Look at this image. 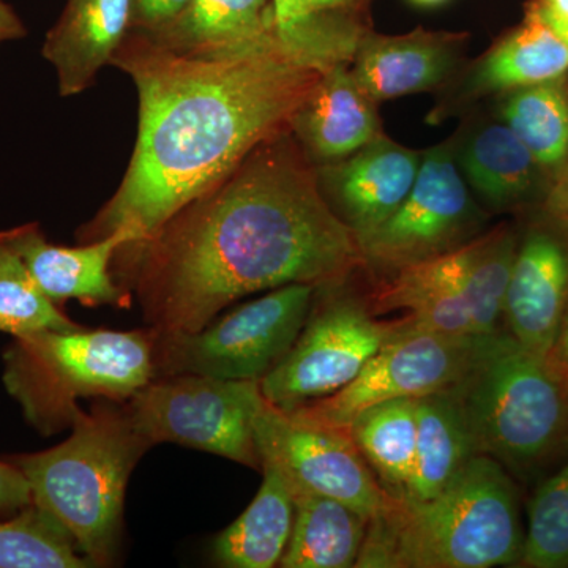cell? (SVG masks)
Wrapping results in <instances>:
<instances>
[{
	"label": "cell",
	"mask_w": 568,
	"mask_h": 568,
	"mask_svg": "<svg viewBox=\"0 0 568 568\" xmlns=\"http://www.w3.org/2000/svg\"><path fill=\"white\" fill-rule=\"evenodd\" d=\"M263 463L278 467L287 484L334 497L375 517L387 503L372 467L345 429L298 420L264 398L254 417Z\"/></svg>",
	"instance_id": "obj_13"
},
{
	"label": "cell",
	"mask_w": 568,
	"mask_h": 568,
	"mask_svg": "<svg viewBox=\"0 0 568 568\" xmlns=\"http://www.w3.org/2000/svg\"><path fill=\"white\" fill-rule=\"evenodd\" d=\"M525 547L517 489L506 467L474 455L425 500L387 497L369 518L355 568H491L519 562Z\"/></svg>",
	"instance_id": "obj_3"
},
{
	"label": "cell",
	"mask_w": 568,
	"mask_h": 568,
	"mask_svg": "<svg viewBox=\"0 0 568 568\" xmlns=\"http://www.w3.org/2000/svg\"><path fill=\"white\" fill-rule=\"evenodd\" d=\"M503 118L540 168L555 170L567 159L568 97L559 80L517 89Z\"/></svg>",
	"instance_id": "obj_27"
},
{
	"label": "cell",
	"mask_w": 568,
	"mask_h": 568,
	"mask_svg": "<svg viewBox=\"0 0 568 568\" xmlns=\"http://www.w3.org/2000/svg\"><path fill=\"white\" fill-rule=\"evenodd\" d=\"M291 132L317 162L347 159L379 136L375 102L355 82L353 71L336 62L295 112Z\"/></svg>",
	"instance_id": "obj_18"
},
{
	"label": "cell",
	"mask_w": 568,
	"mask_h": 568,
	"mask_svg": "<svg viewBox=\"0 0 568 568\" xmlns=\"http://www.w3.org/2000/svg\"><path fill=\"white\" fill-rule=\"evenodd\" d=\"M263 403L260 381L174 375L153 377L123 407L152 447L174 443L263 469L254 439Z\"/></svg>",
	"instance_id": "obj_9"
},
{
	"label": "cell",
	"mask_w": 568,
	"mask_h": 568,
	"mask_svg": "<svg viewBox=\"0 0 568 568\" xmlns=\"http://www.w3.org/2000/svg\"><path fill=\"white\" fill-rule=\"evenodd\" d=\"M110 65L132 78L140 123L129 170L78 231L81 244L114 233L144 241L224 181L291 121L324 73L283 43L275 26L233 50L200 58L126 33Z\"/></svg>",
	"instance_id": "obj_2"
},
{
	"label": "cell",
	"mask_w": 568,
	"mask_h": 568,
	"mask_svg": "<svg viewBox=\"0 0 568 568\" xmlns=\"http://www.w3.org/2000/svg\"><path fill=\"white\" fill-rule=\"evenodd\" d=\"M417 3H424V6H435V3L444 2V0H414Z\"/></svg>",
	"instance_id": "obj_40"
},
{
	"label": "cell",
	"mask_w": 568,
	"mask_h": 568,
	"mask_svg": "<svg viewBox=\"0 0 568 568\" xmlns=\"http://www.w3.org/2000/svg\"><path fill=\"white\" fill-rule=\"evenodd\" d=\"M78 327L81 325L41 293L20 257L0 244V332L14 338Z\"/></svg>",
	"instance_id": "obj_29"
},
{
	"label": "cell",
	"mask_w": 568,
	"mask_h": 568,
	"mask_svg": "<svg viewBox=\"0 0 568 568\" xmlns=\"http://www.w3.org/2000/svg\"><path fill=\"white\" fill-rule=\"evenodd\" d=\"M148 331H40L14 336L3 353V384L43 436L70 428L78 399L125 403L153 379Z\"/></svg>",
	"instance_id": "obj_5"
},
{
	"label": "cell",
	"mask_w": 568,
	"mask_h": 568,
	"mask_svg": "<svg viewBox=\"0 0 568 568\" xmlns=\"http://www.w3.org/2000/svg\"><path fill=\"white\" fill-rule=\"evenodd\" d=\"M530 14L541 21L567 20L568 0H538Z\"/></svg>",
	"instance_id": "obj_36"
},
{
	"label": "cell",
	"mask_w": 568,
	"mask_h": 568,
	"mask_svg": "<svg viewBox=\"0 0 568 568\" xmlns=\"http://www.w3.org/2000/svg\"><path fill=\"white\" fill-rule=\"evenodd\" d=\"M274 26L272 0H189L173 20L142 33L168 50L213 58L257 39Z\"/></svg>",
	"instance_id": "obj_22"
},
{
	"label": "cell",
	"mask_w": 568,
	"mask_h": 568,
	"mask_svg": "<svg viewBox=\"0 0 568 568\" xmlns=\"http://www.w3.org/2000/svg\"><path fill=\"white\" fill-rule=\"evenodd\" d=\"M564 446L568 447V417H567L566 437H564Z\"/></svg>",
	"instance_id": "obj_41"
},
{
	"label": "cell",
	"mask_w": 568,
	"mask_h": 568,
	"mask_svg": "<svg viewBox=\"0 0 568 568\" xmlns=\"http://www.w3.org/2000/svg\"><path fill=\"white\" fill-rule=\"evenodd\" d=\"M477 455L529 469L564 446L568 387L508 332L480 336L457 383L448 388Z\"/></svg>",
	"instance_id": "obj_6"
},
{
	"label": "cell",
	"mask_w": 568,
	"mask_h": 568,
	"mask_svg": "<svg viewBox=\"0 0 568 568\" xmlns=\"http://www.w3.org/2000/svg\"><path fill=\"white\" fill-rule=\"evenodd\" d=\"M316 293L313 284H286L216 316L196 332L159 334L152 328L153 377L263 379L297 342Z\"/></svg>",
	"instance_id": "obj_8"
},
{
	"label": "cell",
	"mask_w": 568,
	"mask_h": 568,
	"mask_svg": "<svg viewBox=\"0 0 568 568\" xmlns=\"http://www.w3.org/2000/svg\"><path fill=\"white\" fill-rule=\"evenodd\" d=\"M406 323L377 321L368 305L346 295L313 302L297 342L260 381L264 398L290 413L342 390Z\"/></svg>",
	"instance_id": "obj_10"
},
{
	"label": "cell",
	"mask_w": 568,
	"mask_h": 568,
	"mask_svg": "<svg viewBox=\"0 0 568 568\" xmlns=\"http://www.w3.org/2000/svg\"><path fill=\"white\" fill-rule=\"evenodd\" d=\"M347 2L349 0H301L302 13H304L305 20L310 21L313 17L327 14L328 11L339 9Z\"/></svg>",
	"instance_id": "obj_37"
},
{
	"label": "cell",
	"mask_w": 568,
	"mask_h": 568,
	"mask_svg": "<svg viewBox=\"0 0 568 568\" xmlns=\"http://www.w3.org/2000/svg\"><path fill=\"white\" fill-rule=\"evenodd\" d=\"M132 18L133 0H67L41 50L62 97L91 88L132 29Z\"/></svg>",
	"instance_id": "obj_17"
},
{
	"label": "cell",
	"mask_w": 568,
	"mask_h": 568,
	"mask_svg": "<svg viewBox=\"0 0 568 568\" xmlns=\"http://www.w3.org/2000/svg\"><path fill=\"white\" fill-rule=\"evenodd\" d=\"M406 320L405 327L373 355L346 387L287 414L346 432L354 418L369 407L448 390L462 376L477 338L439 334Z\"/></svg>",
	"instance_id": "obj_11"
},
{
	"label": "cell",
	"mask_w": 568,
	"mask_h": 568,
	"mask_svg": "<svg viewBox=\"0 0 568 568\" xmlns=\"http://www.w3.org/2000/svg\"><path fill=\"white\" fill-rule=\"evenodd\" d=\"M480 212L447 145L425 153L403 204L361 242L365 263L398 272L473 241Z\"/></svg>",
	"instance_id": "obj_12"
},
{
	"label": "cell",
	"mask_w": 568,
	"mask_h": 568,
	"mask_svg": "<svg viewBox=\"0 0 568 568\" xmlns=\"http://www.w3.org/2000/svg\"><path fill=\"white\" fill-rule=\"evenodd\" d=\"M276 33L286 47H293L298 37L308 28L302 13L301 0H272Z\"/></svg>",
	"instance_id": "obj_33"
},
{
	"label": "cell",
	"mask_w": 568,
	"mask_h": 568,
	"mask_svg": "<svg viewBox=\"0 0 568 568\" xmlns=\"http://www.w3.org/2000/svg\"><path fill=\"white\" fill-rule=\"evenodd\" d=\"M290 489L294 499V525L280 567H355L369 518L334 497L294 485H290Z\"/></svg>",
	"instance_id": "obj_20"
},
{
	"label": "cell",
	"mask_w": 568,
	"mask_h": 568,
	"mask_svg": "<svg viewBox=\"0 0 568 568\" xmlns=\"http://www.w3.org/2000/svg\"><path fill=\"white\" fill-rule=\"evenodd\" d=\"M544 22H545V24H548L549 28L552 29V31L558 33L560 39L566 41V43L568 44V18H567V20H552V21H544Z\"/></svg>",
	"instance_id": "obj_39"
},
{
	"label": "cell",
	"mask_w": 568,
	"mask_h": 568,
	"mask_svg": "<svg viewBox=\"0 0 568 568\" xmlns=\"http://www.w3.org/2000/svg\"><path fill=\"white\" fill-rule=\"evenodd\" d=\"M189 0H133V31L152 32L181 13Z\"/></svg>",
	"instance_id": "obj_32"
},
{
	"label": "cell",
	"mask_w": 568,
	"mask_h": 568,
	"mask_svg": "<svg viewBox=\"0 0 568 568\" xmlns=\"http://www.w3.org/2000/svg\"><path fill=\"white\" fill-rule=\"evenodd\" d=\"M392 497L405 496L417 450V398H399L364 410L346 429Z\"/></svg>",
	"instance_id": "obj_25"
},
{
	"label": "cell",
	"mask_w": 568,
	"mask_h": 568,
	"mask_svg": "<svg viewBox=\"0 0 568 568\" xmlns=\"http://www.w3.org/2000/svg\"><path fill=\"white\" fill-rule=\"evenodd\" d=\"M519 564L530 568H568V463L547 478L530 500Z\"/></svg>",
	"instance_id": "obj_30"
},
{
	"label": "cell",
	"mask_w": 568,
	"mask_h": 568,
	"mask_svg": "<svg viewBox=\"0 0 568 568\" xmlns=\"http://www.w3.org/2000/svg\"><path fill=\"white\" fill-rule=\"evenodd\" d=\"M548 365L568 387V305L559 325L558 335L547 355Z\"/></svg>",
	"instance_id": "obj_34"
},
{
	"label": "cell",
	"mask_w": 568,
	"mask_h": 568,
	"mask_svg": "<svg viewBox=\"0 0 568 568\" xmlns=\"http://www.w3.org/2000/svg\"><path fill=\"white\" fill-rule=\"evenodd\" d=\"M424 155L383 134L335 166H325V190L336 215L357 235L358 244L375 233L406 200Z\"/></svg>",
	"instance_id": "obj_15"
},
{
	"label": "cell",
	"mask_w": 568,
	"mask_h": 568,
	"mask_svg": "<svg viewBox=\"0 0 568 568\" xmlns=\"http://www.w3.org/2000/svg\"><path fill=\"white\" fill-rule=\"evenodd\" d=\"M70 428L50 450L7 459L24 474L33 504L69 530L92 566H111L121 545L126 485L152 446L123 403H100L91 413L80 407Z\"/></svg>",
	"instance_id": "obj_4"
},
{
	"label": "cell",
	"mask_w": 568,
	"mask_h": 568,
	"mask_svg": "<svg viewBox=\"0 0 568 568\" xmlns=\"http://www.w3.org/2000/svg\"><path fill=\"white\" fill-rule=\"evenodd\" d=\"M93 567L61 523L36 504L0 523V568Z\"/></svg>",
	"instance_id": "obj_28"
},
{
	"label": "cell",
	"mask_w": 568,
	"mask_h": 568,
	"mask_svg": "<svg viewBox=\"0 0 568 568\" xmlns=\"http://www.w3.org/2000/svg\"><path fill=\"white\" fill-rule=\"evenodd\" d=\"M417 450L405 496L425 500L436 496L477 455L473 437L450 392L417 398Z\"/></svg>",
	"instance_id": "obj_23"
},
{
	"label": "cell",
	"mask_w": 568,
	"mask_h": 568,
	"mask_svg": "<svg viewBox=\"0 0 568 568\" xmlns=\"http://www.w3.org/2000/svg\"><path fill=\"white\" fill-rule=\"evenodd\" d=\"M457 163L465 181L496 207L526 200L536 186L540 168L506 123H491L470 134Z\"/></svg>",
	"instance_id": "obj_24"
},
{
	"label": "cell",
	"mask_w": 568,
	"mask_h": 568,
	"mask_svg": "<svg viewBox=\"0 0 568 568\" xmlns=\"http://www.w3.org/2000/svg\"><path fill=\"white\" fill-rule=\"evenodd\" d=\"M568 71V44L530 14L528 22L489 52L474 77L477 92L517 91L560 80Z\"/></svg>",
	"instance_id": "obj_26"
},
{
	"label": "cell",
	"mask_w": 568,
	"mask_h": 568,
	"mask_svg": "<svg viewBox=\"0 0 568 568\" xmlns=\"http://www.w3.org/2000/svg\"><path fill=\"white\" fill-rule=\"evenodd\" d=\"M551 213L560 224L568 227V170L566 182L560 183L559 189L552 194Z\"/></svg>",
	"instance_id": "obj_38"
},
{
	"label": "cell",
	"mask_w": 568,
	"mask_h": 568,
	"mask_svg": "<svg viewBox=\"0 0 568 568\" xmlns=\"http://www.w3.org/2000/svg\"><path fill=\"white\" fill-rule=\"evenodd\" d=\"M32 493L24 474L9 459H0V518H10L32 506Z\"/></svg>",
	"instance_id": "obj_31"
},
{
	"label": "cell",
	"mask_w": 568,
	"mask_h": 568,
	"mask_svg": "<svg viewBox=\"0 0 568 568\" xmlns=\"http://www.w3.org/2000/svg\"><path fill=\"white\" fill-rule=\"evenodd\" d=\"M507 227L395 272L369 298L373 313L406 312L414 324L458 338L499 332L517 254Z\"/></svg>",
	"instance_id": "obj_7"
},
{
	"label": "cell",
	"mask_w": 568,
	"mask_h": 568,
	"mask_svg": "<svg viewBox=\"0 0 568 568\" xmlns=\"http://www.w3.org/2000/svg\"><path fill=\"white\" fill-rule=\"evenodd\" d=\"M568 305V250L548 233H530L515 254L504 321L530 353L547 357Z\"/></svg>",
	"instance_id": "obj_16"
},
{
	"label": "cell",
	"mask_w": 568,
	"mask_h": 568,
	"mask_svg": "<svg viewBox=\"0 0 568 568\" xmlns=\"http://www.w3.org/2000/svg\"><path fill=\"white\" fill-rule=\"evenodd\" d=\"M454 65V40L417 31L365 40L353 77L376 103L428 91L446 80Z\"/></svg>",
	"instance_id": "obj_19"
},
{
	"label": "cell",
	"mask_w": 568,
	"mask_h": 568,
	"mask_svg": "<svg viewBox=\"0 0 568 568\" xmlns=\"http://www.w3.org/2000/svg\"><path fill=\"white\" fill-rule=\"evenodd\" d=\"M130 241L121 231L80 246H62L51 244L37 223L0 231V244L20 257L41 293L58 306L78 301L130 308L132 293L112 274L115 252Z\"/></svg>",
	"instance_id": "obj_14"
},
{
	"label": "cell",
	"mask_w": 568,
	"mask_h": 568,
	"mask_svg": "<svg viewBox=\"0 0 568 568\" xmlns=\"http://www.w3.org/2000/svg\"><path fill=\"white\" fill-rule=\"evenodd\" d=\"M263 484L233 525L212 544V559L227 568L280 566L294 525V499L278 467L263 463Z\"/></svg>",
	"instance_id": "obj_21"
},
{
	"label": "cell",
	"mask_w": 568,
	"mask_h": 568,
	"mask_svg": "<svg viewBox=\"0 0 568 568\" xmlns=\"http://www.w3.org/2000/svg\"><path fill=\"white\" fill-rule=\"evenodd\" d=\"M26 26L22 24L17 11L11 9L6 0H0V44L6 41L18 40L26 37Z\"/></svg>",
	"instance_id": "obj_35"
},
{
	"label": "cell",
	"mask_w": 568,
	"mask_h": 568,
	"mask_svg": "<svg viewBox=\"0 0 568 568\" xmlns=\"http://www.w3.org/2000/svg\"><path fill=\"white\" fill-rule=\"evenodd\" d=\"M290 133L257 145L155 233L115 252L112 274L153 331L196 332L245 295L294 283L325 290L365 263Z\"/></svg>",
	"instance_id": "obj_1"
}]
</instances>
